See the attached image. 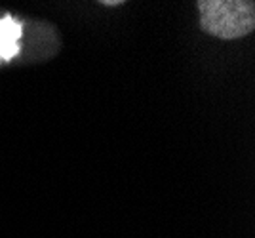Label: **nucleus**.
<instances>
[{
  "label": "nucleus",
  "mask_w": 255,
  "mask_h": 238,
  "mask_svg": "<svg viewBox=\"0 0 255 238\" xmlns=\"http://www.w3.org/2000/svg\"><path fill=\"white\" fill-rule=\"evenodd\" d=\"M200 27L223 40L242 38L255 27L254 2L244 0H202L198 2Z\"/></svg>",
  "instance_id": "nucleus-1"
},
{
  "label": "nucleus",
  "mask_w": 255,
  "mask_h": 238,
  "mask_svg": "<svg viewBox=\"0 0 255 238\" xmlns=\"http://www.w3.org/2000/svg\"><path fill=\"white\" fill-rule=\"evenodd\" d=\"M21 25L11 17H0V61H10L19 52Z\"/></svg>",
  "instance_id": "nucleus-2"
}]
</instances>
